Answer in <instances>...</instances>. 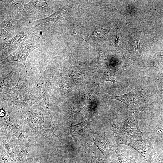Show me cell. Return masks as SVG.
Masks as SVG:
<instances>
[{"label": "cell", "instance_id": "obj_1", "mask_svg": "<svg viewBox=\"0 0 163 163\" xmlns=\"http://www.w3.org/2000/svg\"><path fill=\"white\" fill-rule=\"evenodd\" d=\"M2 98L15 109L31 107L39 102L27 87L23 78L19 77L16 85L1 92Z\"/></svg>", "mask_w": 163, "mask_h": 163}, {"label": "cell", "instance_id": "obj_2", "mask_svg": "<svg viewBox=\"0 0 163 163\" xmlns=\"http://www.w3.org/2000/svg\"><path fill=\"white\" fill-rule=\"evenodd\" d=\"M117 137L118 144L126 145L133 148L145 160L146 163H161V160L156 153L152 140L149 139L137 140L126 135Z\"/></svg>", "mask_w": 163, "mask_h": 163}, {"label": "cell", "instance_id": "obj_3", "mask_svg": "<svg viewBox=\"0 0 163 163\" xmlns=\"http://www.w3.org/2000/svg\"><path fill=\"white\" fill-rule=\"evenodd\" d=\"M106 97L123 103L126 106L128 111H145L148 107L147 97L142 90L132 91L118 96L107 95Z\"/></svg>", "mask_w": 163, "mask_h": 163}, {"label": "cell", "instance_id": "obj_4", "mask_svg": "<svg viewBox=\"0 0 163 163\" xmlns=\"http://www.w3.org/2000/svg\"><path fill=\"white\" fill-rule=\"evenodd\" d=\"M130 111L128 117L123 121L113 125L111 130L113 133H122L139 140L143 139L144 135L139 128L138 123L139 112Z\"/></svg>", "mask_w": 163, "mask_h": 163}, {"label": "cell", "instance_id": "obj_5", "mask_svg": "<svg viewBox=\"0 0 163 163\" xmlns=\"http://www.w3.org/2000/svg\"><path fill=\"white\" fill-rule=\"evenodd\" d=\"M54 74L52 70L46 68L40 72V76L34 85L35 91L43 100L49 113L52 124L54 125L49 107V101L52 88Z\"/></svg>", "mask_w": 163, "mask_h": 163}, {"label": "cell", "instance_id": "obj_6", "mask_svg": "<svg viewBox=\"0 0 163 163\" xmlns=\"http://www.w3.org/2000/svg\"><path fill=\"white\" fill-rule=\"evenodd\" d=\"M34 42L33 43L32 41L30 42L25 46H22L20 47L9 55L6 58V61L7 62L16 61L22 62L25 66L26 75V59L30 53L38 47V45H36Z\"/></svg>", "mask_w": 163, "mask_h": 163}, {"label": "cell", "instance_id": "obj_7", "mask_svg": "<svg viewBox=\"0 0 163 163\" xmlns=\"http://www.w3.org/2000/svg\"><path fill=\"white\" fill-rule=\"evenodd\" d=\"M19 72L17 65L9 73L2 76L0 79V92L16 85L19 78Z\"/></svg>", "mask_w": 163, "mask_h": 163}, {"label": "cell", "instance_id": "obj_8", "mask_svg": "<svg viewBox=\"0 0 163 163\" xmlns=\"http://www.w3.org/2000/svg\"><path fill=\"white\" fill-rule=\"evenodd\" d=\"M93 145H95L104 155L110 156L112 151V148L108 139L104 134L92 137Z\"/></svg>", "mask_w": 163, "mask_h": 163}, {"label": "cell", "instance_id": "obj_9", "mask_svg": "<svg viewBox=\"0 0 163 163\" xmlns=\"http://www.w3.org/2000/svg\"><path fill=\"white\" fill-rule=\"evenodd\" d=\"M58 79L59 85L58 86L54 88L53 96L54 98L56 97L57 99H62L64 98L69 89V85L65 81L62 76L59 75Z\"/></svg>", "mask_w": 163, "mask_h": 163}, {"label": "cell", "instance_id": "obj_10", "mask_svg": "<svg viewBox=\"0 0 163 163\" xmlns=\"http://www.w3.org/2000/svg\"><path fill=\"white\" fill-rule=\"evenodd\" d=\"M93 120V119L90 118L81 123L72 126L70 127V133L71 136H76L82 134L86 129Z\"/></svg>", "mask_w": 163, "mask_h": 163}, {"label": "cell", "instance_id": "obj_11", "mask_svg": "<svg viewBox=\"0 0 163 163\" xmlns=\"http://www.w3.org/2000/svg\"><path fill=\"white\" fill-rule=\"evenodd\" d=\"M115 151L120 163H137L133 156L123 152L119 148H116Z\"/></svg>", "mask_w": 163, "mask_h": 163}, {"label": "cell", "instance_id": "obj_12", "mask_svg": "<svg viewBox=\"0 0 163 163\" xmlns=\"http://www.w3.org/2000/svg\"><path fill=\"white\" fill-rule=\"evenodd\" d=\"M154 130L157 140L163 143V124L156 126Z\"/></svg>", "mask_w": 163, "mask_h": 163}, {"label": "cell", "instance_id": "obj_13", "mask_svg": "<svg viewBox=\"0 0 163 163\" xmlns=\"http://www.w3.org/2000/svg\"><path fill=\"white\" fill-rule=\"evenodd\" d=\"M89 158L92 163H113L108 160L101 159L93 154H90Z\"/></svg>", "mask_w": 163, "mask_h": 163}, {"label": "cell", "instance_id": "obj_14", "mask_svg": "<svg viewBox=\"0 0 163 163\" xmlns=\"http://www.w3.org/2000/svg\"><path fill=\"white\" fill-rule=\"evenodd\" d=\"M98 29H96L93 33L91 37L94 38H97L100 39L101 37L100 34V31L98 30Z\"/></svg>", "mask_w": 163, "mask_h": 163}, {"label": "cell", "instance_id": "obj_15", "mask_svg": "<svg viewBox=\"0 0 163 163\" xmlns=\"http://www.w3.org/2000/svg\"><path fill=\"white\" fill-rule=\"evenodd\" d=\"M120 34H121V33H120V30L118 28L117 31V35L116 40V44L118 45H119V43L120 42Z\"/></svg>", "mask_w": 163, "mask_h": 163}, {"label": "cell", "instance_id": "obj_16", "mask_svg": "<svg viewBox=\"0 0 163 163\" xmlns=\"http://www.w3.org/2000/svg\"><path fill=\"white\" fill-rule=\"evenodd\" d=\"M134 42V43L132 45V46L133 48V50H135L136 48L138 49V41L136 42L135 41Z\"/></svg>", "mask_w": 163, "mask_h": 163}, {"label": "cell", "instance_id": "obj_17", "mask_svg": "<svg viewBox=\"0 0 163 163\" xmlns=\"http://www.w3.org/2000/svg\"><path fill=\"white\" fill-rule=\"evenodd\" d=\"M161 163H163V161H162Z\"/></svg>", "mask_w": 163, "mask_h": 163}, {"label": "cell", "instance_id": "obj_18", "mask_svg": "<svg viewBox=\"0 0 163 163\" xmlns=\"http://www.w3.org/2000/svg\"><path fill=\"white\" fill-rule=\"evenodd\" d=\"M65 160H64V161H63V163H65Z\"/></svg>", "mask_w": 163, "mask_h": 163}]
</instances>
